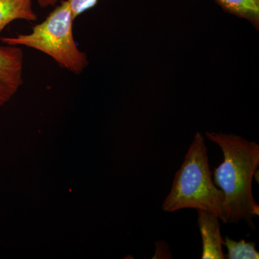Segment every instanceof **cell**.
<instances>
[{
	"instance_id": "cell-9",
	"label": "cell",
	"mask_w": 259,
	"mask_h": 259,
	"mask_svg": "<svg viewBox=\"0 0 259 259\" xmlns=\"http://www.w3.org/2000/svg\"><path fill=\"white\" fill-rule=\"evenodd\" d=\"M74 19L97 5L98 0H67Z\"/></svg>"
},
{
	"instance_id": "cell-4",
	"label": "cell",
	"mask_w": 259,
	"mask_h": 259,
	"mask_svg": "<svg viewBox=\"0 0 259 259\" xmlns=\"http://www.w3.org/2000/svg\"><path fill=\"white\" fill-rule=\"evenodd\" d=\"M24 55L16 46L0 47V106L6 103L23 83Z\"/></svg>"
},
{
	"instance_id": "cell-3",
	"label": "cell",
	"mask_w": 259,
	"mask_h": 259,
	"mask_svg": "<svg viewBox=\"0 0 259 259\" xmlns=\"http://www.w3.org/2000/svg\"><path fill=\"white\" fill-rule=\"evenodd\" d=\"M74 20L69 2L62 1L42 23L33 27L31 33L4 37L2 40L8 45L25 46L41 51L63 67L79 74L88 66V60L75 42Z\"/></svg>"
},
{
	"instance_id": "cell-1",
	"label": "cell",
	"mask_w": 259,
	"mask_h": 259,
	"mask_svg": "<svg viewBox=\"0 0 259 259\" xmlns=\"http://www.w3.org/2000/svg\"><path fill=\"white\" fill-rule=\"evenodd\" d=\"M205 136L223 153V161L213 171V181L224 194L226 223L244 221L254 229L253 218L259 216V205L253 197L252 180L259 166V145L235 134L207 131Z\"/></svg>"
},
{
	"instance_id": "cell-2",
	"label": "cell",
	"mask_w": 259,
	"mask_h": 259,
	"mask_svg": "<svg viewBox=\"0 0 259 259\" xmlns=\"http://www.w3.org/2000/svg\"><path fill=\"white\" fill-rule=\"evenodd\" d=\"M212 175L204 136L200 132L196 133L162 204L163 210L173 212L182 209H200L215 214L226 223L224 194L214 183Z\"/></svg>"
},
{
	"instance_id": "cell-7",
	"label": "cell",
	"mask_w": 259,
	"mask_h": 259,
	"mask_svg": "<svg viewBox=\"0 0 259 259\" xmlns=\"http://www.w3.org/2000/svg\"><path fill=\"white\" fill-rule=\"evenodd\" d=\"M226 13L259 27V0H214Z\"/></svg>"
},
{
	"instance_id": "cell-5",
	"label": "cell",
	"mask_w": 259,
	"mask_h": 259,
	"mask_svg": "<svg viewBox=\"0 0 259 259\" xmlns=\"http://www.w3.org/2000/svg\"><path fill=\"white\" fill-rule=\"evenodd\" d=\"M197 211V223L202 236V259H224L223 245L224 240L221 233V220L207 211Z\"/></svg>"
},
{
	"instance_id": "cell-8",
	"label": "cell",
	"mask_w": 259,
	"mask_h": 259,
	"mask_svg": "<svg viewBox=\"0 0 259 259\" xmlns=\"http://www.w3.org/2000/svg\"><path fill=\"white\" fill-rule=\"evenodd\" d=\"M223 245L228 249V259H258L259 253L255 249V244L253 241L247 242L245 240L235 241L226 236Z\"/></svg>"
},
{
	"instance_id": "cell-10",
	"label": "cell",
	"mask_w": 259,
	"mask_h": 259,
	"mask_svg": "<svg viewBox=\"0 0 259 259\" xmlns=\"http://www.w3.org/2000/svg\"><path fill=\"white\" fill-rule=\"evenodd\" d=\"M37 1L40 7L46 8V7L55 5L58 0H37Z\"/></svg>"
},
{
	"instance_id": "cell-6",
	"label": "cell",
	"mask_w": 259,
	"mask_h": 259,
	"mask_svg": "<svg viewBox=\"0 0 259 259\" xmlns=\"http://www.w3.org/2000/svg\"><path fill=\"white\" fill-rule=\"evenodd\" d=\"M15 20H37L32 10V0H0V33Z\"/></svg>"
}]
</instances>
